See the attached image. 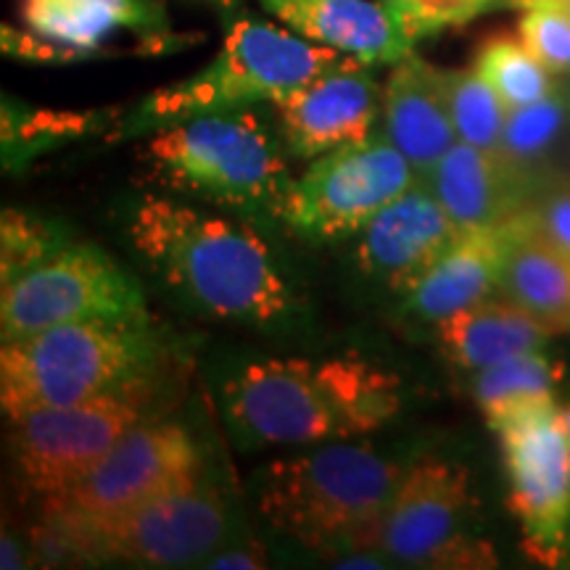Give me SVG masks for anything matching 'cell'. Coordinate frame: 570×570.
Wrapping results in <instances>:
<instances>
[{"label": "cell", "instance_id": "obj_1", "mask_svg": "<svg viewBox=\"0 0 570 570\" xmlns=\"http://www.w3.org/2000/svg\"><path fill=\"white\" fill-rule=\"evenodd\" d=\"M130 233L148 265L209 315L273 323L291 309L288 283L248 225L148 198Z\"/></svg>", "mask_w": 570, "mask_h": 570}, {"label": "cell", "instance_id": "obj_2", "mask_svg": "<svg viewBox=\"0 0 570 570\" xmlns=\"http://www.w3.org/2000/svg\"><path fill=\"white\" fill-rule=\"evenodd\" d=\"M402 470L367 446L327 444L262 473L259 508L281 529L327 554L375 552Z\"/></svg>", "mask_w": 570, "mask_h": 570}, {"label": "cell", "instance_id": "obj_3", "mask_svg": "<svg viewBox=\"0 0 570 570\" xmlns=\"http://www.w3.org/2000/svg\"><path fill=\"white\" fill-rule=\"evenodd\" d=\"M159 341L148 323H71L3 341L0 402L9 420L146 381Z\"/></svg>", "mask_w": 570, "mask_h": 570}, {"label": "cell", "instance_id": "obj_4", "mask_svg": "<svg viewBox=\"0 0 570 570\" xmlns=\"http://www.w3.org/2000/svg\"><path fill=\"white\" fill-rule=\"evenodd\" d=\"M348 61L356 59L306 40L294 30L238 19L214 61L188 80L156 90L132 117V127L148 130L202 114L252 109V104L259 101L275 104Z\"/></svg>", "mask_w": 570, "mask_h": 570}, {"label": "cell", "instance_id": "obj_5", "mask_svg": "<svg viewBox=\"0 0 570 570\" xmlns=\"http://www.w3.org/2000/svg\"><path fill=\"white\" fill-rule=\"evenodd\" d=\"M142 161L164 188L273 214L294 183L275 135L252 109L202 114L161 127L146 142Z\"/></svg>", "mask_w": 570, "mask_h": 570}, {"label": "cell", "instance_id": "obj_6", "mask_svg": "<svg viewBox=\"0 0 570 570\" xmlns=\"http://www.w3.org/2000/svg\"><path fill=\"white\" fill-rule=\"evenodd\" d=\"M71 323H148V306L138 283L96 246L63 244L3 283V341Z\"/></svg>", "mask_w": 570, "mask_h": 570}, {"label": "cell", "instance_id": "obj_7", "mask_svg": "<svg viewBox=\"0 0 570 570\" xmlns=\"http://www.w3.org/2000/svg\"><path fill=\"white\" fill-rule=\"evenodd\" d=\"M417 180L415 167L386 135H367L315 159L291 183L277 217L304 238L333 240L362 230Z\"/></svg>", "mask_w": 570, "mask_h": 570}, {"label": "cell", "instance_id": "obj_8", "mask_svg": "<svg viewBox=\"0 0 570 570\" xmlns=\"http://www.w3.org/2000/svg\"><path fill=\"white\" fill-rule=\"evenodd\" d=\"M142 410L146 381L11 420L13 454L21 475L46 499L63 494L140 425Z\"/></svg>", "mask_w": 570, "mask_h": 570}, {"label": "cell", "instance_id": "obj_9", "mask_svg": "<svg viewBox=\"0 0 570 570\" xmlns=\"http://www.w3.org/2000/svg\"><path fill=\"white\" fill-rule=\"evenodd\" d=\"M473 510L465 470L441 460L417 462L391 499L375 552L420 568H494L489 541L470 533Z\"/></svg>", "mask_w": 570, "mask_h": 570}, {"label": "cell", "instance_id": "obj_10", "mask_svg": "<svg viewBox=\"0 0 570 570\" xmlns=\"http://www.w3.org/2000/svg\"><path fill=\"white\" fill-rule=\"evenodd\" d=\"M554 412L558 404L529 410L497 433L523 550L541 566L560 568L570 560V441Z\"/></svg>", "mask_w": 570, "mask_h": 570}, {"label": "cell", "instance_id": "obj_11", "mask_svg": "<svg viewBox=\"0 0 570 570\" xmlns=\"http://www.w3.org/2000/svg\"><path fill=\"white\" fill-rule=\"evenodd\" d=\"M198 446L177 423H140L85 479L48 497L46 508L80 520H106L151 499L198 487Z\"/></svg>", "mask_w": 570, "mask_h": 570}, {"label": "cell", "instance_id": "obj_12", "mask_svg": "<svg viewBox=\"0 0 570 570\" xmlns=\"http://www.w3.org/2000/svg\"><path fill=\"white\" fill-rule=\"evenodd\" d=\"M75 520L88 533L96 562L125 560L151 568L209 558L223 544L227 529L225 504L198 487L151 499L106 520Z\"/></svg>", "mask_w": 570, "mask_h": 570}, {"label": "cell", "instance_id": "obj_13", "mask_svg": "<svg viewBox=\"0 0 570 570\" xmlns=\"http://www.w3.org/2000/svg\"><path fill=\"white\" fill-rule=\"evenodd\" d=\"M227 415L252 444H315L344 439V425L317 365L267 360L246 365L225 386Z\"/></svg>", "mask_w": 570, "mask_h": 570}, {"label": "cell", "instance_id": "obj_14", "mask_svg": "<svg viewBox=\"0 0 570 570\" xmlns=\"http://www.w3.org/2000/svg\"><path fill=\"white\" fill-rule=\"evenodd\" d=\"M460 233L431 185L417 180L362 227L356 259L375 281L410 294Z\"/></svg>", "mask_w": 570, "mask_h": 570}, {"label": "cell", "instance_id": "obj_15", "mask_svg": "<svg viewBox=\"0 0 570 570\" xmlns=\"http://www.w3.org/2000/svg\"><path fill=\"white\" fill-rule=\"evenodd\" d=\"M367 69L365 63L348 61L273 104L291 154L317 159L333 148L367 138L383 104V90Z\"/></svg>", "mask_w": 570, "mask_h": 570}, {"label": "cell", "instance_id": "obj_16", "mask_svg": "<svg viewBox=\"0 0 570 570\" xmlns=\"http://www.w3.org/2000/svg\"><path fill=\"white\" fill-rule=\"evenodd\" d=\"M288 30L336 48L365 67L399 63L415 40L402 30L386 3L375 0H262Z\"/></svg>", "mask_w": 570, "mask_h": 570}, {"label": "cell", "instance_id": "obj_17", "mask_svg": "<svg viewBox=\"0 0 570 570\" xmlns=\"http://www.w3.org/2000/svg\"><path fill=\"white\" fill-rule=\"evenodd\" d=\"M383 130L407 156L420 180H428L449 148L458 142L441 82V69L410 53L394 63L383 88Z\"/></svg>", "mask_w": 570, "mask_h": 570}, {"label": "cell", "instance_id": "obj_18", "mask_svg": "<svg viewBox=\"0 0 570 570\" xmlns=\"http://www.w3.org/2000/svg\"><path fill=\"white\" fill-rule=\"evenodd\" d=\"M425 183L462 230L510 223L531 202L523 183L497 156L462 140L449 148Z\"/></svg>", "mask_w": 570, "mask_h": 570}, {"label": "cell", "instance_id": "obj_19", "mask_svg": "<svg viewBox=\"0 0 570 570\" xmlns=\"http://www.w3.org/2000/svg\"><path fill=\"white\" fill-rule=\"evenodd\" d=\"M504 235L508 223L462 230L436 265L420 277L415 288L404 294L407 312L428 323H441L454 312L489 298L499 283Z\"/></svg>", "mask_w": 570, "mask_h": 570}, {"label": "cell", "instance_id": "obj_20", "mask_svg": "<svg viewBox=\"0 0 570 570\" xmlns=\"http://www.w3.org/2000/svg\"><path fill=\"white\" fill-rule=\"evenodd\" d=\"M497 291L529 312L550 336L570 333V259L544 244L523 214L508 223Z\"/></svg>", "mask_w": 570, "mask_h": 570}, {"label": "cell", "instance_id": "obj_21", "mask_svg": "<svg viewBox=\"0 0 570 570\" xmlns=\"http://www.w3.org/2000/svg\"><path fill=\"white\" fill-rule=\"evenodd\" d=\"M441 348L462 370H483L510 356L541 352L550 333L508 298L483 302L441 320Z\"/></svg>", "mask_w": 570, "mask_h": 570}, {"label": "cell", "instance_id": "obj_22", "mask_svg": "<svg viewBox=\"0 0 570 570\" xmlns=\"http://www.w3.org/2000/svg\"><path fill=\"white\" fill-rule=\"evenodd\" d=\"M21 19L30 32L80 56L122 27L159 30L164 21L156 0H21Z\"/></svg>", "mask_w": 570, "mask_h": 570}, {"label": "cell", "instance_id": "obj_23", "mask_svg": "<svg viewBox=\"0 0 570 570\" xmlns=\"http://www.w3.org/2000/svg\"><path fill=\"white\" fill-rule=\"evenodd\" d=\"M570 142V88H554L550 96L510 111L497 159L523 183L531 198L552 183V169Z\"/></svg>", "mask_w": 570, "mask_h": 570}, {"label": "cell", "instance_id": "obj_24", "mask_svg": "<svg viewBox=\"0 0 570 570\" xmlns=\"http://www.w3.org/2000/svg\"><path fill=\"white\" fill-rule=\"evenodd\" d=\"M560 367L541 352L510 356L497 365L479 370L473 381V396L489 425L497 428L523 412L554 402Z\"/></svg>", "mask_w": 570, "mask_h": 570}, {"label": "cell", "instance_id": "obj_25", "mask_svg": "<svg viewBox=\"0 0 570 570\" xmlns=\"http://www.w3.org/2000/svg\"><path fill=\"white\" fill-rule=\"evenodd\" d=\"M344 425V436H362L386 425L399 410V381L367 362L331 360L317 365Z\"/></svg>", "mask_w": 570, "mask_h": 570}, {"label": "cell", "instance_id": "obj_26", "mask_svg": "<svg viewBox=\"0 0 570 570\" xmlns=\"http://www.w3.org/2000/svg\"><path fill=\"white\" fill-rule=\"evenodd\" d=\"M444 96L458 140L481 148L491 156L502 146L510 109L497 90L483 80L479 69H441Z\"/></svg>", "mask_w": 570, "mask_h": 570}, {"label": "cell", "instance_id": "obj_27", "mask_svg": "<svg viewBox=\"0 0 570 570\" xmlns=\"http://www.w3.org/2000/svg\"><path fill=\"white\" fill-rule=\"evenodd\" d=\"M475 69L510 111L537 104L558 88L552 71L523 46V40L510 35H494L483 42L475 56Z\"/></svg>", "mask_w": 570, "mask_h": 570}, {"label": "cell", "instance_id": "obj_28", "mask_svg": "<svg viewBox=\"0 0 570 570\" xmlns=\"http://www.w3.org/2000/svg\"><path fill=\"white\" fill-rule=\"evenodd\" d=\"M523 46L552 75L570 77V13L558 6H531L518 24Z\"/></svg>", "mask_w": 570, "mask_h": 570}, {"label": "cell", "instance_id": "obj_29", "mask_svg": "<svg viewBox=\"0 0 570 570\" xmlns=\"http://www.w3.org/2000/svg\"><path fill=\"white\" fill-rule=\"evenodd\" d=\"M412 40L425 38L446 27L465 24L479 13L508 0H383Z\"/></svg>", "mask_w": 570, "mask_h": 570}, {"label": "cell", "instance_id": "obj_30", "mask_svg": "<svg viewBox=\"0 0 570 570\" xmlns=\"http://www.w3.org/2000/svg\"><path fill=\"white\" fill-rule=\"evenodd\" d=\"M56 233L46 223L19 212L3 214V283L38 265L61 248Z\"/></svg>", "mask_w": 570, "mask_h": 570}, {"label": "cell", "instance_id": "obj_31", "mask_svg": "<svg viewBox=\"0 0 570 570\" xmlns=\"http://www.w3.org/2000/svg\"><path fill=\"white\" fill-rule=\"evenodd\" d=\"M520 214L544 244L570 259V180L547 183Z\"/></svg>", "mask_w": 570, "mask_h": 570}, {"label": "cell", "instance_id": "obj_32", "mask_svg": "<svg viewBox=\"0 0 570 570\" xmlns=\"http://www.w3.org/2000/svg\"><path fill=\"white\" fill-rule=\"evenodd\" d=\"M204 568L209 570H262L267 568V552L262 550L256 541L246 547H233V550L209 554V560L204 562Z\"/></svg>", "mask_w": 570, "mask_h": 570}, {"label": "cell", "instance_id": "obj_33", "mask_svg": "<svg viewBox=\"0 0 570 570\" xmlns=\"http://www.w3.org/2000/svg\"><path fill=\"white\" fill-rule=\"evenodd\" d=\"M27 566H32V560H27V552H24V547H21V539L6 531L3 539H0V568L19 570Z\"/></svg>", "mask_w": 570, "mask_h": 570}, {"label": "cell", "instance_id": "obj_34", "mask_svg": "<svg viewBox=\"0 0 570 570\" xmlns=\"http://www.w3.org/2000/svg\"><path fill=\"white\" fill-rule=\"evenodd\" d=\"M512 6H523V9H531V6H558V9L570 13V0H508Z\"/></svg>", "mask_w": 570, "mask_h": 570}, {"label": "cell", "instance_id": "obj_35", "mask_svg": "<svg viewBox=\"0 0 570 570\" xmlns=\"http://www.w3.org/2000/svg\"><path fill=\"white\" fill-rule=\"evenodd\" d=\"M554 415H558V425L570 441V404H558V412H554Z\"/></svg>", "mask_w": 570, "mask_h": 570}, {"label": "cell", "instance_id": "obj_36", "mask_svg": "<svg viewBox=\"0 0 570 570\" xmlns=\"http://www.w3.org/2000/svg\"><path fill=\"white\" fill-rule=\"evenodd\" d=\"M568 88H570V85H568Z\"/></svg>", "mask_w": 570, "mask_h": 570}]
</instances>
